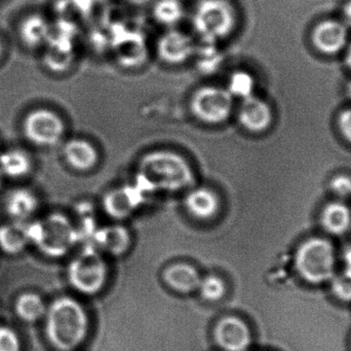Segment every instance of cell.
Segmentation results:
<instances>
[{
	"instance_id": "6da1fadb",
	"label": "cell",
	"mask_w": 351,
	"mask_h": 351,
	"mask_svg": "<svg viewBox=\"0 0 351 351\" xmlns=\"http://www.w3.org/2000/svg\"><path fill=\"white\" fill-rule=\"evenodd\" d=\"M138 179L149 191L156 189L180 191L191 187L194 175L187 161L179 154L156 150L142 159Z\"/></svg>"
},
{
	"instance_id": "7a4b0ae2",
	"label": "cell",
	"mask_w": 351,
	"mask_h": 351,
	"mask_svg": "<svg viewBox=\"0 0 351 351\" xmlns=\"http://www.w3.org/2000/svg\"><path fill=\"white\" fill-rule=\"evenodd\" d=\"M88 317L77 301L57 299L47 313V334L58 350H72L82 344L88 332Z\"/></svg>"
},
{
	"instance_id": "3957f363",
	"label": "cell",
	"mask_w": 351,
	"mask_h": 351,
	"mask_svg": "<svg viewBox=\"0 0 351 351\" xmlns=\"http://www.w3.org/2000/svg\"><path fill=\"white\" fill-rule=\"evenodd\" d=\"M27 232L30 242L53 258L66 255L80 237L69 220L59 214H51L43 222L27 224Z\"/></svg>"
},
{
	"instance_id": "277c9868",
	"label": "cell",
	"mask_w": 351,
	"mask_h": 351,
	"mask_svg": "<svg viewBox=\"0 0 351 351\" xmlns=\"http://www.w3.org/2000/svg\"><path fill=\"white\" fill-rule=\"evenodd\" d=\"M335 251L333 245L322 238L305 241L296 253L295 265L303 280L319 284L335 275Z\"/></svg>"
},
{
	"instance_id": "5b68a950",
	"label": "cell",
	"mask_w": 351,
	"mask_h": 351,
	"mask_svg": "<svg viewBox=\"0 0 351 351\" xmlns=\"http://www.w3.org/2000/svg\"><path fill=\"white\" fill-rule=\"evenodd\" d=\"M234 24V10L228 0H202L194 10V29L204 43L224 38Z\"/></svg>"
},
{
	"instance_id": "8992f818",
	"label": "cell",
	"mask_w": 351,
	"mask_h": 351,
	"mask_svg": "<svg viewBox=\"0 0 351 351\" xmlns=\"http://www.w3.org/2000/svg\"><path fill=\"white\" fill-rule=\"evenodd\" d=\"M234 98L226 88L204 86L197 89L190 99V109L196 119L204 123L221 124L230 117Z\"/></svg>"
},
{
	"instance_id": "52a82bcc",
	"label": "cell",
	"mask_w": 351,
	"mask_h": 351,
	"mask_svg": "<svg viewBox=\"0 0 351 351\" xmlns=\"http://www.w3.org/2000/svg\"><path fill=\"white\" fill-rule=\"evenodd\" d=\"M68 276L76 290L84 294H96L106 282V264L94 249H86L70 264Z\"/></svg>"
},
{
	"instance_id": "ba28073f",
	"label": "cell",
	"mask_w": 351,
	"mask_h": 351,
	"mask_svg": "<svg viewBox=\"0 0 351 351\" xmlns=\"http://www.w3.org/2000/svg\"><path fill=\"white\" fill-rule=\"evenodd\" d=\"M27 139L39 146L57 144L65 133L63 120L49 109H35L27 115L24 121Z\"/></svg>"
},
{
	"instance_id": "9c48e42d",
	"label": "cell",
	"mask_w": 351,
	"mask_h": 351,
	"mask_svg": "<svg viewBox=\"0 0 351 351\" xmlns=\"http://www.w3.org/2000/svg\"><path fill=\"white\" fill-rule=\"evenodd\" d=\"M215 339L223 350L245 351L251 343V333L241 319L225 317L215 329Z\"/></svg>"
},
{
	"instance_id": "30bf717a",
	"label": "cell",
	"mask_w": 351,
	"mask_h": 351,
	"mask_svg": "<svg viewBox=\"0 0 351 351\" xmlns=\"http://www.w3.org/2000/svg\"><path fill=\"white\" fill-rule=\"evenodd\" d=\"M272 109L263 99L255 95L241 100L239 122L245 130L254 133L265 131L272 123Z\"/></svg>"
},
{
	"instance_id": "8fae6325",
	"label": "cell",
	"mask_w": 351,
	"mask_h": 351,
	"mask_svg": "<svg viewBox=\"0 0 351 351\" xmlns=\"http://www.w3.org/2000/svg\"><path fill=\"white\" fill-rule=\"evenodd\" d=\"M195 52L193 41L182 31L171 29L158 39V53L167 63H183Z\"/></svg>"
},
{
	"instance_id": "7c38bea8",
	"label": "cell",
	"mask_w": 351,
	"mask_h": 351,
	"mask_svg": "<svg viewBox=\"0 0 351 351\" xmlns=\"http://www.w3.org/2000/svg\"><path fill=\"white\" fill-rule=\"evenodd\" d=\"M143 191L145 190L139 185L135 187L121 188L111 192L105 198V210L115 218H125L134 212L141 204L143 199Z\"/></svg>"
},
{
	"instance_id": "4fadbf2b",
	"label": "cell",
	"mask_w": 351,
	"mask_h": 351,
	"mask_svg": "<svg viewBox=\"0 0 351 351\" xmlns=\"http://www.w3.org/2000/svg\"><path fill=\"white\" fill-rule=\"evenodd\" d=\"M348 29L337 21H325L317 25L313 33L315 47L326 54H335L346 47Z\"/></svg>"
},
{
	"instance_id": "5bb4252c",
	"label": "cell",
	"mask_w": 351,
	"mask_h": 351,
	"mask_svg": "<svg viewBox=\"0 0 351 351\" xmlns=\"http://www.w3.org/2000/svg\"><path fill=\"white\" fill-rule=\"evenodd\" d=\"M64 158L66 162L78 171H88L94 168L99 161L96 148L84 139H71L64 146Z\"/></svg>"
},
{
	"instance_id": "9a60e30c",
	"label": "cell",
	"mask_w": 351,
	"mask_h": 351,
	"mask_svg": "<svg viewBox=\"0 0 351 351\" xmlns=\"http://www.w3.org/2000/svg\"><path fill=\"white\" fill-rule=\"evenodd\" d=\"M165 282L176 292L189 294L199 288V273L195 268L187 264H175L165 271Z\"/></svg>"
},
{
	"instance_id": "2e32d148",
	"label": "cell",
	"mask_w": 351,
	"mask_h": 351,
	"mask_svg": "<svg viewBox=\"0 0 351 351\" xmlns=\"http://www.w3.org/2000/svg\"><path fill=\"white\" fill-rule=\"evenodd\" d=\"M188 212L200 220L212 218L219 208L218 196L206 188L191 190L185 198Z\"/></svg>"
},
{
	"instance_id": "e0dca14e",
	"label": "cell",
	"mask_w": 351,
	"mask_h": 351,
	"mask_svg": "<svg viewBox=\"0 0 351 351\" xmlns=\"http://www.w3.org/2000/svg\"><path fill=\"white\" fill-rule=\"evenodd\" d=\"M38 206L36 196L30 190L19 188L12 190L5 199V207L8 214L19 222L30 218Z\"/></svg>"
},
{
	"instance_id": "ac0fdd59",
	"label": "cell",
	"mask_w": 351,
	"mask_h": 351,
	"mask_svg": "<svg viewBox=\"0 0 351 351\" xmlns=\"http://www.w3.org/2000/svg\"><path fill=\"white\" fill-rule=\"evenodd\" d=\"M324 228L334 235H342L350 230L351 212L346 204L334 202L326 206L322 214Z\"/></svg>"
},
{
	"instance_id": "d6986e66",
	"label": "cell",
	"mask_w": 351,
	"mask_h": 351,
	"mask_svg": "<svg viewBox=\"0 0 351 351\" xmlns=\"http://www.w3.org/2000/svg\"><path fill=\"white\" fill-rule=\"evenodd\" d=\"M20 33L23 41L28 47H36L47 43L51 34V26L43 16L31 14L21 24Z\"/></svg>"
},
{
	"instance_id": "ffe728a7",
	"label": "cell",
	"mask_w": 351,
	"mask_h": 351,
	"mask_svg": "<svg viewBox=\"0 0 351 351\" xmlns=\"http://www.w3.org/2000/svg\"><path fill=\"white\" fill-rule=\"evenodd\" d=\"M32 162L24 150L12 148L0 155V172L12 179H20L30 172Z\"/></svg>"
},
{
	"instance_id": "44dd1931",
	"label": "cell",
	"mask_w": 351,
	"mask_h": 351,
	"mask_svg": "<svg viewBox=\"0 0 351 351\" xmlns=\"http://www.w3.org/2000/svg\"><path fill=\"white\" fill-rule=\"evenodd\" d=\"M30 242L27 232V224L16 220L14 224L0 227V247L5 253L16 255Z\"/></svg>"
},
{
	"instance_id": "7402d4cb",
	"label": "cell",
	"mask_w": 351,
	"mask_h": 351,
	"mask_svg": "<svg viewBox=\"0 0 351 351\" xmlns=\"http://www.w3.org/2000/svg\"><path fill=\"white\" fill-rule=\"evenodd\" d=\"M99 247L112 255H121L130 245V235L121 227H109L99 231L96 235Z\"/></svg>"
},
{
	"instance_id": "603a6c76",
	"label": "cell",
	"mask_w": 351,
	"mask_h": 351,
	"mask_svg": "<svg viewBox=\"0 0 351 351\" xmlns=\"http://www.w3.org/2000/svg\"><path fill=\"white\" fill-rule=\"evenodd\" d=\"M16 313L23 321L33 323L38 321L45 313V306L40 297L35 294L22 295L16 304Z\"/></svg>"
},
{
	"instance_id": "cb8c5ba5",
	"label": "cell",
	"mask_w": 351,
	"mask_h": 351,
	"mask_svg": "<svg viewBox=\"0 0 351 351\" xmlns=\"http://www.w3.org/2000/svg\"><path fill=\"white\" fill-rule=\"evenodd\" d=\"M183 6L179 0H158L154 3V18L168 26L177 24L183 16Z\"/></svg>"
},
{
	"instance_id": "d4e9b609",
	"label": "cell",
	"mask_w": 351,
	"mask_h": 351,
	"mask_svg": "<svg viewBox=\"0 0 351 351\" xmlns=\"http://www.w3.org/2000/svg\"><path fill=\"white\" fill-rule=\"evenodd\" d=\"M255 80L249 72L237 71L229 78L227 91L230 93L233 98H247L254 95Z\"/></svg>"
},
{
	"instance_id": "484cf974",
	"label": "cell",
	"mask_w": 351,
	"mask_h": 351,
	"mask_svg": "<svg viewBox=\"0 0 351 351\" xmlns=\"http://www.w3.org/2000/svg\"><path fill=\"white\" fill-rule=\"evenodd\" d=\"M198 290H199L202 298L214 302V301L220 300L224 296L226 286L220 278L210 275L202 280Z\"/></svg>"
},
{
	"instance_id": "4316f807",
	"label": "cell",
	"mask_w": 351,
	"mask_h": 351,
	"mask_svg": "<svg viewBox=\"0 0 351 351\" xmlns=\"http://www.w3.org/2000/svg\"><path fill=\"white\" fill-rule=\"evenodd\" d=\"M332 290L338 299L342 301H351V274L344 271L339 276L332 278Z\"/></svg>"
},
{
	"instance_id": "83f0119b",
	"label": "cell",
	"mask_w": 351,
	"mask_h": 351,
	"mask_svg": "<svg viewBox=\"0 0 351 351\" xmlns=\"http://www.w3.org/2000/svg\"><path fill=\"white\" fill-rule=\"evenodd\" d=\"M0 351H20L18 335L8 328H0Z\"/></svg>"
},
{
	"instance_id": "f1b7e54d",
	"label": "cell",
	"mask_w": 351,
	"mask_h": 351,
	"mask_svg": "<svg viewBox=\"0 0 351 351\" xmlns=\"http://www.w3.org/2000/svg\"><path fill=\"white\" fill-rule=\"evenodd\" d=\"M331 189L336 195L340 196V197H350L351 196V179L348 177H335L332 181Z\"/></svg>"
},
{
	"instance_id": "f546056e",
	"label": "cell",
	"mask_w": 351,
	"mask_h": 351,
	"mask_svg": "<svg viewBox=\"0 0 351 351\" xmlns=\"http://www.w3.org/2000/svg\"><path fill=\"white\" fill-rule=\"evenodd\" d=\"M339 127L346 139L351 142V109L344 111L340 115Z\"/></svg>"
},
{
	"instance_id": "4dcf8cb0",
	"label": "cell",
	"mask_w": 351,
	"mask_h": 351,
	"mask_svg": "<svg viewBox=\"0 0 351 351\" xmlns=\"http://www.w3.org/2000/svg\"><path fill=\"white\" fill-rule=\"evenodd\" d=\"M344 264H346V272L351 274V247L346 249L343 256Z\"/></svg>"
},
{
	"instance_id": "1f68e13d",
	"label": "cell",
	"mask_w": 351,
	"mask_h": 351,
	"mask_svg": "<svg viewBox=\"0 0 351 351\" xmlns=\"http://www.w3.org/2000/svg\"><path fill=\"white\" fill-rule=\"evenodd\" d=\"M344 16H346V21H348V24L351 25V1L348 2V5L346 6V10H344Z\"/></svg>"
},
{
	"instance_id": "d6a6232c",
	"label": "cell",
	"mask_w": 351,
	"mask_h": 351,
	"mask_svg": "<svg viewBox=\"0 0 351 351\" xmlns=\"http://www.w3.org/2000/svg\"><path fill=\"white\" fill-rule=\"evenodd\" d=\"M130 1L134 4H144L146 3V2L149 1V0H130Z\"/></svg>"
},
{
	"instance_id": "836d02e7",
	"label": "cell",
	"mask_w": 351,
	"mask_h": 351,
	"mask_svg": "<svg viewBox=\"0 0 351 351\" xmlns=\"http://www.w3.org/2000/svg\"><path fill=\"white\" fill-rule=\"evenodd\" d=\"M346 61H348V65L351 68V45L350 49H348V58H346Z\"/></svg>"
},
{
	"instance_id": "e575fe53",
	"label": "cell",
	"mask_w": 351,
	"mask_h": 351,
	"mask_svg": "<svg viewBox=\"0 0 351 351\" xmlns=\"http://www.w3.org/2000/svg\"><path fill=\"white\" fill-rule=\"evenodd\" d=\"M348 94H350V96L351 97V82H350V84H348Z\"/></svg>"
},
{
	"instance_id": "d590c367",
	"label": "cell",
	"mask_w": 351,
	"mask_h": 351,
	"mask_svg": "<svg viewBox=\"0 0 351 351\" xmlns=\"http://www.w3.org/2000/svg\"><path fill=\"white\" fill-rule=\"evenodd\" d=\"M2 185V173L0 172V188H1Z\"/></svg>"
},
{
	"instance_id": "8d00e7d4",
	"label": "cell",
	"mask_w": 351,
	"mask_h": 351,
	"mask_svg": "<svg viewBox=\"0 0 351 351\" xmlns=\"http://www.w3.org/2000/svg\"><path fill=\"white\" fill-rule=\"evenodd\" d=\"M1 52H2V45H1V41H0V56H1Z\"/></svg>"
}]
</instances>
